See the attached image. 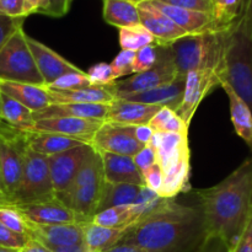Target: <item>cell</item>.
<instances>
[{"label": "cell", "mask_w": 252, "mask_h": 252, "mask_svg": "<svg viewBox=\"0 0 252 252\" xmlns=\"http://www.w3.org/2000/svg\"><path fill=\"white\" fill-rule=\"evenodd\" d=\"M160 106L145 105V103L133 102L125 98H115L110 103L107 118L105 122L121 123L129 126L149 125L150 120L160 110Z\"/></svg>", "instance_id": "ac0fdd59"}, {"label": "cell", "mask_w": 252, "mask_h": 252, "mask_svg": "<svg viewBox=\"0 0 252 252\" xmlns=\"http://www.w3.org/2000/svg\"><path fill=\"white\" fill-rule=\"evenodd\" d=\"M133 160L135 162V166L140 171V174L152 167L153 165L157 164V153H155L154 148L150 147L149 144L145 145L138 154L133 157Z\"/></svg>", "instance_id": "ee69618b"}, {"label": "cell", "mask_w": 252, "mask_h": 252, "mask_svg": "<svg viewBox=\"0 0 252 252\" xmlns=\"http://www.w3.org/2000/svg\"><path fill=\"white\" fill-rule=\"evenodd\" d=\"M26 36L24 29L20 27L0 49V81L44 86Z\"/></svg>", "instance_id": "5b68a950"}, {"label": "cell", "mask_w": 252, "mask_h": 252, "mask_svg": "<svg viewBox=\"0 0 252 252\" xmlns=\"http://www.w3.org/2000/svg\"><path fill=\"white\" fill-rule=\"evenodd\" d=\"M142 180L143 186H145L147 189H149L150 191L158 193V196H159L162 187V181H164V174H162L161 167L159 166L158 162L143 172Z\"/></svg>", "instance_id": "60d3db41"}, {"label": "cell", "mask_w": 252, "mask_h": 252, "mask_svg": "<svg viewBox=\"0 0 252 252\" xmlns=\"http://www.w3.org/2000/svg\"><path fill=\"white\" fill-rule=\"evenodd\" d=\"M152 43H155V38L142 24L120 29V44L125 51L137 52Z\"/></svg>", "instance_id": "836d02e7"}, {"label": "cell", "mask_w": 252, "mask_h": 252, "mask_svg": "<svg viewBox=\"0 0 252 252\" xmlns=\"http://www.w3.org/2000/svg\"><path fill=\"white\" fill-rule=\"evenodd\" d=\"M49 0H25V17L32 14H46Z\"/></svg>", "instance_id": "681fc988"}, {"label": "cell", "mask_w": 252, "mask_h": 252, "mask_svg": "<svg viewBox=\"0 0 252 252\" xmlns=\"http://www.w3.org/2000/svg\"><path fill=\"white\" fill-rule=\"evenodd\" d=\"M204 238L199 208L170 198L126 229L118 244L138 246L144 252H196Z\"/></svg>", "instance_id": "6da1fadb"}, {"label": "cell", "mask_w": 252, "mask_h": 252, "mask_svg": "<svg viewBox=\"0 0 252 252\" xmlns=\"http://www.w3.org/2000/svg\"><path fill=\"white\" fill-rule=\"evenodd\" d=\"M246 0H212V30H229L241 16Z\"/></svg>", "instance_id": "f546056e"}, {"label": "cell", "mask_w": 252, "mask_h": 252, "mask_svg": "<svg viewBox=\"0 0 252 252\" xmlns=\"http://www.w3.org/2000/svg\"><path fill=\"white\" fill-rule=\"evenodd\" d=\"M150 2L158 10H160L162 14L166 15L171 21H174L180 29L184 30L187 34L201 33V32L212 30L211 12H201L182 9V7L164 4L159 0H152Z\"/></svg>", "instance_id": "44dd1931"}, {"label": "cell", "mask_w": 252, "mask_h": 252, "mask_svg": "<svg viewBox=\"0 0 252 252\" xmlns=\"http://www.w3.org/2000/svg\"><path fill=\"white\" fill-rule=\"evenodd\" d=\"M0 252H20L19 250H14V249H6V248H0Z\"/></svg>", "instance_id": "9f6ffc18"}, {"label": "cell", "mask_w": 252, "mask_h": 252, "mask_svg": "<svg viewBox=\"0 0 252 252\" xmlns=\"http://www.w3.org/2000/svg\"><path fill=\"white\" fill-rule=\"evenodd\" d=\"M24 21L25 19H22V17L15 19V17L2 16V15H0V49L4 47L7 39L15 33L16 30L24 26Z\"/></svg>", "instance_id": "b9f144b4"}, {"label": "cell", "mask_w": 252, "mask_h": 252, "mask_svg": "<svg viewBox=\"0 0 252 252\" xmlns=\"http://www.w3.org/2000/svg\"><path fill=\"white\" fill-rule=\"evenodd\" d=\"M154 130L149 127L148 125L145 126H135L134 128V135L137 138L138 142L142 143L143 145L149 144L150 139H152Z\"/></svg>", "instance_id": "f907efd6"}, {"label": "cell", "mask_w": 252, "mask_h": 252, "mask_svg": "<svg viewBox=\"0 0 252 252\" xmlns=\"http://www.w3.org/2000/svg\"><path fill=\"white\" fill-rule=\"evenodd\" d=\"M134 128L135 126L103 122L94 135L91 147L96 150L133 158L145 147L135 138Z\"/></svg>", "instance_id": "30bf717a"}, {"label": "cell", "mask_w": 252, "mask_h": 252, "mask_svg": "<svg viewBox=\"0 0 252 252\" xmlns=\"http://www.w3.org/2000/svg\"><path fill=\"white\" fill-rule=\"evenodd\" d=\"M230 252H252V216L248 225L244 229L240 239L235 244Z\"/></svg>", "instance_id": "7dc6e473"}, {"label": "cell", "mask_w": 252, "mask_h": 252, "mask_svg": "<svg viewBox=\"0 0 252 252\" xmlns=\"http://www.w3.org/2000/svg\"><path fill=\"white\" fill-rule=\"evenodd\" d=\"M102 160L103 179L107 184H129L143 186L142 174L133 158L97 150Z\"/></svg>", "instance_id": "e0dca14e"}, {"label": "cell", "mask_w": 252, "mask_h": 252, "mask_svg": "<svg viewBox=\"0 0 252 252\" xmlns=\"http://www.w3.org/2000/svg\"><path fill=\"white\" fill-rule=\"evenodd\" d=\"M196 252H230V249L219 236L207 235Z\"/></svg>", "instance_id": "bcb514c9"}, {"label": "cell", "mask_w": 252, "mask_h": 252, "mask_svg": "<svg viewBox=\"0 0 252 252\" xmlns=\"http://www.w3.org/2000/svg\"><path fill=\"white\" fill-rule=\"evenodd\" d=\"M229 30H209L201 33L186 34L169 44L179 78H185L189 71L201 68L220 69L223 74Z\"/></svg>", "instance_id": "277c9868"}, {"label": "cell", "mask_w": 252, "mask_h": 252, "mask_svg": "<svg viewBox=\"0 0 252 252\" xmlns=\"http://www.w3.org/2000/svg\"><path fill=\"white\" fill-rule=\"evenodd\" d=\"M220 81L221 70L217 68L197 69L189 71L185 76L184 97L176 113L186 122V125H191L199 103L217 86H220Z\"/></svg>", "instance_id": "9c48e42d"}, {"label": "cell", "mask_w": 252, "mask_h": 252, "mask_svg": "<svg viewBox=\"0 0 252 252\" xmlns=\"http://www.w3.org/2000/svg\"><path fill=\"white\" fill-rule=\"evenodd\" d=\"M135 52L132 51H122L113 58L111 62V69H112L113 76L116 80L123 76L132 75L133 74V62H134Z\"/></svg>", "instance_id": "74e56055"}, {"label": "cell", "mask_w": 252, "mask_h": 252, "mask_svg": "<svg viewBox=\"0 0 252 252\" xmlns=\"http://www.w3.org/2000/svg\"><path fill=\"white\" fill-rule=\"evenodd\" d=\"M150 128L154 132L162 133H180L187 134L189 133V125H186L184 120L169 107H161L154 117L149 122Z\"/></svg>", "instance_id": "d6a6232c"}, {"label": "cell", "mask_w": 252, "mask_h": 252, "mask_svg": "<svg viewBox=\"0 0 252 252\" xmlns=\"http://www.w3.org/2000/svg\"><path fill=\"white\" fill-rule=\"evenodd\" d=\"M138 9L140 24L153 34L155 43L159 46H169L187 34L150 1L140 2L138 4Z\"/></svg>", "instance_id": "2e32d148"}, {"label": "cell", "mask_w": 252, "mask_h": 252, "mask_svg": "<svg viewBox=\"0 0 252 252\" xmlns=\"http://www.w3.org/2000/svg\"><path fill=\"white\" fill-rule=\"evenodd\" d=\"M20 252H52V251H49L48 249H46L43 245L36 243V241L30 240L29 243H27V245L25 246L24 249H21Z\"/></svg>", "instance_id": "f5cc1de1"}, {"label": "cell", "mask_w": 252, "mask_h": 252, "mask_svg": "<svg viewBox=\"0 0 252 252\" xmlns=\"http://www.w3.org/2000/svg\"><path fill=\"white\" fill-rule=\"evenodd\" d=\"M103 252H144L142 249L134 245H128V244H117V245L112 246L108 250Z\"/></svg>", "instance_id": "816d5d0a"}, {"label": "cell", "mask_w": 252, "mask_h": 252, "mask_svg": "<svg viewBox=\"0 0 252 252\" xmlns=\"http://www.w3.org/2000/svg\"><path fill=\"white\" fill-rule=\"evenodd\" d=\"M51 95L52 103H106L110 105L116 98L112 85L100 86L91 85L89 88L75 89V90H51L47 88Z\"/></svg>", "instance_id": "cb8c5ba5"}, {"label": "cell", "mask_w": 252, "mask_h": 252, "mask_svg": "<svg viewBox=\"0 0 252 252\" xmlns=\"http://www.w3.org/2000/svg\"><path fill=\"white\" fill-rule=\"evenodd\" d=\"M91 150L93 147L90 144H84L47 158L54 193H61L68 189Z\"/></svg>", "instance_id": "7c38bea8"}, {"label": "cell", "mask_w": 252, "mask_h": 252, "mask_svg": "<svg viewBox=\"0 0 252 252\" xmlns=\"http://www.w3.org/2000/svg\"><path fill=\"white\" fill-rule=\"evenodd\" d=\"M0 90L2 94L16 100L32 112H38L52 105V98L46 86L32 84L0 81Z\"/></svg>", "instance_id": "7402d4cb"}, {"label": "cell", "mask_w": 252, "mask_h": 252, "mask_svg": "<svg viewBox=\"0 0 252 252\" xmlns=\"http://www.w3.org/2000/svg\"><path fill=\"white\" fill-rule=\"evenodd\" d=\"M91 85L93 84H91L88 74L85 71L80 70L76 71V73H69L61 76L53 84L46 86V88L51 89V90H75V89L89 88Z\"/></svg>", "instance_id": "8d00e7d4"}, {"label": "cell", "mask_w": 252, "mask_h": 252, "mask_svg": "<svg viewBox=\"0 0 252 252\" xmlns=\"http://www.w3.org/2000/svg\"><path fill=\"white\" fill-rule=\"evenodd\" d=\"M110 105L106 103H52L33 113L34 121L56 117H76L105 122Z\"/></svg>", "instance_id": "ffe728a7"}, {"label": "cell", "mask_w": 252, "mask_h": 252, "mask_svg": "<svg viewBox=\"0 0 252 252\" xmlns=\"http://www.w3.org/2000/svg\"><path fill=\"white\" fill-rule=\"evenodd\" d=\"M0 112H1V90H0ZM1 121V118H0Z\"/></svg>", "instance_id": "91938a15"}, {"label": "cell", "mask_w": 252, "mask_h": 252, "mask_svg": "<svg viewBox=\"0 0 252 252\" xmlns=\"http://www.w3.org/2000/svg\"><path fill=\"white\" fill-rule=\"evenodd\" d=\"M86 74H88L89 79H90L93 85L107 86L112 85L116 81L110 63L95 64V65H93L89 69V71Z\"/></svg>", "instance_id": "f35d334b"}, {"label": "cell", "mask_w": 252, "mask_h": 252, "mask_svg": "<svg viewBox=\"0 0 252 252\" xmlns=\"http://www.w3.org/2000/svg\"><path fill=\"white\" fill-rule=\"evenodd\" d=\"M25 218L39 225L83 223L78 216L66 207L56 194L26 203H14Z\"/></svg>", "instance_id": "8fae6325"}, {"label": "cell", "mask_w": 252, "mask_h": 252, "mask_svg": "<svg viewBox=\"0 0 252 252\" xmlns=\"http://www.w3.org/2000/svg\"><path fill=\"white\" fill-rule=\"evenodd\" d=\"M102 121L86 120L76 117H56L37 120L30 132L33 133H54V134L65 135L74 139L83 140L91 145L94 135L96 134Z\"/></svg>", "instance_id": "5bb4252c"}, {"label": "cell", "mask_w": 252, "mask_h": 252, "mask_svg": "<svg viewBox=\"0 0 252 252\" xmlns=\"http://www.w3.org/2000/svg\"><path fill=\"white\" fill-rule=\"evenodd\" d=\"M0 223L9 230L27 238V219L12 202L0 203Z\"/></svg>", "instance_id": "e575fe53"}, {"label": "cell", "mask_w": 252, "mask_h": 252, "mask_svg": "<svg viewBox=\"0 0 252 252\" xmlns=\"http://www.w3.org/2000/svg\"><path fill=\"white\" fill-rule=\"evenodd\" d=\"M27 145L33 152L48 158L52 155L61 154V153L70 150L73 148L88 144L83 140L74 139L65 135L54 134V133H33L26 132Z\"/></svg>", "instance_id": "484cf974"}, {"label": "cell", "mask_w": 252, "mask_h": 252, "mask_svg": "<svg viewBox=\"0 0 252 252\" xmlns=\"http://www.w3.org/2000/svg\"><path fill=\"white\" fill-rule=\"evenodd\" d=\"M196 193L206 236H219L231 250L252 216V158L216 186Z\"/></svg>", "instance_id": "7a4b0ae2"}, {"label": "cell", "mask_w": 252, "mask_h": 252, "mask_svg": "<svg viewBox=\"0 0 252 252\" xmlns=\"http://www.w3.org/2000/svg\"><path fill=\"white\" fill-rule=\"evenodd\" d=\"M30 239H27L26 236L19 235V234L9 230L6 226L0 223V248L14 249V250L20 251L27 245Z\"/></svg>", "instance_id": "ab89813d"}, {"label": "cell", "mask_w": 252, "mask_h": 252, "mask_svg": "<svg viewBox=\"0 0 252 252\" xmlns=\"http://www.w3.org/2000/svg\"><path fill=\"white\" fill-rule=\"evenodd\" d=\"M0 118L10 127L22 130V132H30L36 122L33 118V112L31 110L2 93Z\"/></svg>", "instance_id": "f1b7e54d"}, {"label": "cell", "mask_w": 252, "mask_h": 252, "mask_svg": "<svg viewBox=\"0 0 252 252\" xmlns=\"http://www.w3.org/2000/svg\"><path fill=\"white\" fill-rule=\"evenodd\" d=\"M125 230L96 225L93 221L83 223L84 245L89 252H103L117 245Z\"/></svg>", "instance_id": "4316f807"}, {"label": "cell", "mask_w": 252, "mask_h": 252, "mask_svg": "<svg viewBox=\"0 0 252 252\" xmlns=\"http://www.w3.org/2000/svg\"><path fill=\"white\" fill-rule=\"evenodd\" d=\"M52 252H89L86 246L84 244H80V245L76 246H71V248H66V249H61V250H56Z\"/></svg>", "instance_id": "db71d44e"}, {"label": "cell", "mask_w": 252, "mask_h": 252, "mask_svg": "<svg viewBox=\"0 0 252 252\" xmlns=\"http://www.w3.org/2000/svg\"><path fill=\"white\" fill-rule=\"evenodd\" d=\"M5 202H10L9 198L2 192H0V203H5Z\"/></svg>", "instance_id": "11a10c76"}, {"label": "cell", "mask_w": 252, "mask_h": 252, "mask_svg": "<svg viewBox=\"0 0 252 252\" xmlns=\"http://www.w3.org/2000/svg\"><path fill=\"white\" fill-rule=\"evenodd\" d=\"M159 1L182 9L193 10V11H212V0H159Z\"/></svg>", "instance_id": "7bdbcfd3"}, {"label": "cell", "mask_w": 252, "mask_h": 252, "mask_svg": "<svg viewBox=\"0 0 252 252\" xmlns=\"http://www.w3.org/2000/svg\"><path fill=\"white\" fill-rule=\"evenodd\" d=\"M0 15L26 19L25 17V0H0Z\"/></svg>", "instance_id": "f6af8a7d"}, {"label": "cell", "mask_w": 252, "mask_h": 252, "mask_svg": "<svg viewBox=\"0 0 252 252\" xmlns=\"http://www.w3.org/2000/svg\"><path fill=\"white\" fill-rule=\"evenodd\" d=\"M27 238L41 244L49 251L84 244L83 223L39 225L27 220Z\"/></svg>", "instance_id": "4fadbf2b"}, {"label": "cell", "mask_w": 252, "mask_h": 252, "mask_svg": "<svg viewBox=\"0 0 252 252\" xmlns=\"http://www.w3.org/2000/svg\"><path fill=\"white\" fill-rule=\"evenodd\" d=\"M159 47V59H158V63L153 68L142 71V73L133 74L129 78L116 80L113 83V90H115L116 97L152 90V89L174 83L179 78L170 47Z\"/></svg>", "instance_id": "52a82bcc"}, {"label": "cell", "mask_w": 252, "mask_h": 252, "mask_svg": "<svg viewBox=\"0 0 252 252\" xmlns=\"http://www.w3.org/2000/svg\"><path fill=\"white\" fill-rule=\"evenodd\" d=\"M103 20L118 29L139 25V9L130 0H103Z\"/></svg>", "instance_id": "83f0119b"}, {"label": "cell", "mask_w": 252, "mask_h": 252, "mask_svg": "<svg viewBox=\"0 0 252 252\" xmlns=\"http://www.w3.org/2000/svg\"><path fill=\"white\" fill-rule=\"evenodd\" d=\"M221 81L233 88L252 112V0H246L243 14L229 30Z\"/></svg>", "instance_id": "3957f363"}, {"label": "cell", "mask_w": 252, "mask_h": 252, "mask_svg": "<svg viewBox=\"0 0 252 252\" xmlns=\"http://www.w3.org/2000/svg\"><path fill=\"white\" fill-rule=\"evenodd\" d=\"M51 174L47 158L33 152L27 145L19 189L12 197V203H26L53 196Z\"/></svg>", "instance_id": "ba28073f"}, {"label": "cell", "mask_w": 252, "mask_h": 252, "mask_svg": "<svg viewBox=\"0 0 252 252\" xmlns=\"http://www.w3.org/2000/svg\"><path fill=\"white\" fill-rule=\"evenodd\" d=\"M26 39L37 69H38L39 74L44 81V86H49L57 79L65 75V74L76 73V71L81 70L80 68L66 61L61 54L47 47L46 44L41 43L39 41L30 36H26Z\"/></svg>", "instance_id": "9a60e30c"}, {"label": "cell", "mask_w": 252, "mask_h": 252, "mask_svg": "<svg viewBox=\"0 0 252 252\" xmlns=\"http://www.w3.org/2000/svg\"><path fill=\"white\" fill-rule=\"evenodd\" d=\"M142 186L129 184L112 185L105 181L102 197L97 207V213L111 207L132 206L135 203Z\"/></svg>", "instance_id": "4dcf8cb0"}, {"label": "cell", "mask_w": 252, "mask_h": 252, "mask_svg": "<svg viewBox=\"0 0 252 252\" xmlns=\"http://www.w3.org/2000/svg\"><path fill=\"white\" fill-rule=\"evenodd\" d=\"M160 54L159 44L152 43L143 47L135 52L134 62H133V74L142 73L153 68L158 63Z\"/></svg>", "instance_id": "d590c367"}, {"label": "cell", "mask_w": 252, "mask_h": 252, "mask_svg": "<svg viewBox=\"0 0 252 252\" xmlns=\"http://www.w3.org/2000/svg\"><path fill=\"white\" fill-rule=\"evenodd\" d=\"M185 91V78H177L174 83L167 85L159 86L152 90L143 91L138 94L121 96L116 98H125V100L133 101V102L145 103V105L160 106V107H169L175 112L180 107L182 102Z\"/></svg>", "instance_id": "d6986e66"}, {"label": "cell", "mask_w": 252, "mask_h": 252, "mask_svg": "<svg viewBox=\"0 0 252 252\" xmlns=\"http://www.w3.org/2000/svg\"><path fill=\"white\" fill-rule=\"evenodd\" d=\"M71 4L73 0H49L48 9L44 15L51 17H63L69 12Z\"/></svg>", "instance_id": "c3c4849f"}, {"label": "cell", "mask_w": 252, "mask_h": 252, "mask_svg": "<svg viewBox=\"0 0 252 252\" xmlns=\"http://www.w3.org/2000/svg\"><path fill=\"white\" fill-rule=\"evenodd\" d=\"M26 149V132L0 121V177L10 202L19 189Z\"/></svg>", "instance_id": "8992f818"}, {"label": "cell", "mask_w": 252, "mask_h": 252, "mask_svg": "<svg viewBox=\"0 0 252 252\" xmlns=\"http://www.w3.org/2000/svg\"><path fill=\"white\" fill-rule=\"evenodd\" d=\"M138 219H139V216H138L134 206L132 204V206L111 207L105 211L98 212L94 216L91 221L96 225L126 230L132 224H134Z\"/></svg>", "instance_id": "1f68e13d"}, {"label": "cell", "mask_w": 252, "mask_h": 252, "mask_svg": "<svg viewBox=\"0 0 252 252\" xmlns=\"http://www.w3.org/2000/svg\"><path fill=\"white\" fill-rule=\"evenodd\" d=\"M220 86L225 91L230 106V117L236 134L246 143L252 154V112L245 101L239 97L226 81H221ZM252 158V157H251Z\"/></svg>", "instance_id": "d4e9b609"}, {"label": "cell", "mask_w": 252, "mask_h": 252, "mask_svg": "<svg viewBox=\"0 0 252 252\" xmlns=\"http://www.w3.org/2000/svg\"><path fill=\"white\" fill-rule=\"evenodd\" d=\"M130 1H133L134 4H140V2H145V1H152V0H130Z\"/></svg>", "instance_id": "6f0895ef"}, {"label": "cell", "mask_w": 252, "mask_h": 252, "mask_svg": "<svg viewBox=\"0 0 252 252\" xmlns=\"http://www.w3.org/2000/svg\"><path fill=\"white\" fill-rule=\"evenodd\" d=\"M0 192H2V193L5 194V192H4V186H2V181H1V177H0ZM5 196H6V194H5Z\"/></svg>", "instance_id": "680465c9"}, {"label": "cell", "mask_w": 252, "mask_h": 252, "mask_svg": "<svg viewBox=\"0 0 252 252\" xmlns=\"http://www.w3.org/2000/svg\"><path fill=\"white\" fill-rule=\"evenodd\" d=\"M189 149H187L162 169L164 181L159 193L160 198H175L179 193L187 191L189 189Z\"/></svg>", "instance_id": "603a6c76"}]
</instances>
